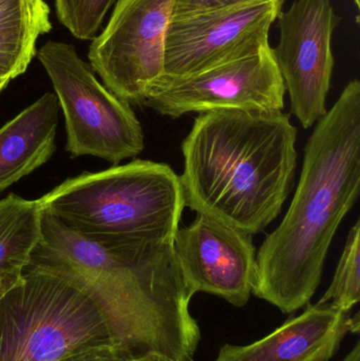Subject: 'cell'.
<instances>
[{
    "label": "cell",
    "mask_w": 360,
    "mask_h": 361,
    "mask_svg": "<svg viewBox=\"0 0 360 361\" xmlns=\"http://www.w3.org/2000/svg\"><path fill=\"white\" fill-rule=\"evenodd\" d=\"M297 133L283 111L199 114L182 143L185 205L252 235L266 231L294 185Z\"/></svg>",
    "instance_id": "cell-3"
},
{
    "label": "cell",
    "mask_w": 360,
    "mask_h": 361,
    "mask_svg": "<svg viewBox=\"0 0 360 361\" xmlns=\"http://www.w3.org/2000/svg\"><path fill=\"white\" fill-rule=\"evenodd\" d=\"M107 343L118 345L99 303L61 267L30 261L0 298V361H63Z\"/></svg>",
    "instance_id": "cell-5"
},
{
    "label": "cell",
    "mask_w": 360,
    "mask_h": 361,
    "mask_svg": "<svg viewBox=\"0 0 360 361\" xmlns=\"http://www.w3.org/2000/svg\"><path fill=\"white\" fill-rule=\"evenodd\" d=\"M32 12L44 23L50 21V8L44 0H23Z\"/></svg>",
    "instance_id": "cell-20"
},
{
    "label": "cell",
    "mask_w": 360,
    "mask_h": 361,
    "mask_svg": "<svg viewBox=\"0 0 360 361\" xmlns=\"http://www.w3.org/2000/svg\"><path fill=\"white\" fill-rule=\"evenodd\" d=\"M173 0H118L111 17L89 48L93 71L118 99L144 105L164 75L165 40Z\"/></svg>",
    "instance_id": "cell-7"
},
{
    "label": "cell",
    "mask_w": 360,
    "mask_h": 361,
    "mask_svg": "<svg viewBox=\"0 0 360 361\" xmlns=\"http://www.w3.org/2000/svg\"><path fill=\"white\" fill-rule=\"evenodd\" d=\"M285 1L259 0L228 10L173 17L165 40L164 75H192L271 46V27Z\"/></svg>",
    "instance_id": "cell-9"
},
{
    "label": "cell",
    "mask_w": 360,
    "mask_h": 361,
    "mask_svg": "<svg viewBox=\"0 0 360 361\" xmlns=\"http://www.w3.org/2000/svg\"><path fill=\"white\" fill-rule=\"evenodd\" d=\"M280 39L273 49L289 93L291 114L304 129L327 114L333 74L332 36L337 27L331 0H295L278 16Z\"/></svg>",
    "instance_id": "cell-10"
},
{
    "label": "cell",
    "mask_w": 360,
    "mask_h": 361,
    "mask_svg": "<svg viewBox=\"0 0 360 361\" xmlns=\"http://www.w3.org/2000/svg\"><path fill=\"white\" fill-rule=\"evenodd\" d=\"M59 108L46 93L0 128V192L52 158Z\"/></svg>",
    "instance_id": "cell-13"
},
{
    "label": "cell",
    "mask_w": 360,
    "mask_h": 361,
    "mask_svg": "<svg viewBox=\"0 0 360 361\" xmlns=\"http://www.w3.org/2000/svg\"><path fill=\"white\" fill-rule=\"evenodd\" d=\"M359 314L308 305L274 332L247 345H224L216 361H330L348 333L359 332Z\"/></svg>",
    "instance_id": "cell-12"
},
{
    "label": "cell",
    "mask_w": 360,
    "mask_h": 361,
    "mask_svg": "<svg viewBox=\"0 0 360 361\" xmlns=\"http://www.w3.org/2000/svg\"><path fill=\"white\" fill-rule=\"evenodd\" d=\"M285 88L273 48L186 76L162 75L144 105L162 116L237 109L283 111Z\"/></svg>",
    "instance_id": "cell-8"
},
{
    "label": "cell",
    "mask_w": 360,
    "mask_h": 361,
    "mask_svg": "<svg viewBox=\"0 0 360 361\" xmlns=\"http://www.w3.org/2000/svg\"><path fill=\"white\" fill-rule=\"evenodd\" d=\"M360 300V221L351 228L330 288L318 305L350 313Z\"/></svg>",
    "instance_id": "cell-16"
},
{
    "label": "cell",
    "mask_w": 360,
    "mask_h": 361,
    "mask_svg": "<svg viewBox=\"0 0 360 361\" xmlns=\"http://www.w3.org/2000/svg\"><path fill=\"white\" fill-rule=\"evenodd\" d=\"M31 260L75 276L99 303L118 345L133 358L160 353L194 361L201 341L192 295L173 242L139 252L110 250L42 209V235Z\"/></svg>",
    "instance_id": "cell-2"
},
{
    "label": "cell",
    "mask_w": 360,
    "mask_h": 361,
    "mask_svg": "<svg viewBox=\"0 0 360 361\" xmlns=\"http://www.w3.org/2000/svg\"><path fill=\"white\" fill-rule=\"evenodd\" d=\"M8 84H10V80L0 78V94H1L2 91L6 88V86H8Z\"/></svg>",
    "instance_id": "cell-24"
},
{
    "label": "cell",
    "mask_w": 360,
    "mask_h": 361,
    "mask_svg": "<svg viewBox=\"0 0 360 361\" xmlns=\"http://www.w3.org/2000/svg\"><path fill=\"white\" fill-rule=\"evenodd\" d=\"M173 250L192 296L206 293L238 307L249 302L257 261L253 235L198 214L192 224L177 229Z\"/></svg>",
    "instance_id": "cell-11"
},
{
    "label": "cell",
    "mask_w": 360,
    "mask_h": 361,
    "mask_svg": "<svg viewBox=\"0 0 360 361\" xmlns=\"http://www.w3.org/2000/svg\"><path fill=\"white\" fill-rule=\"evenodd\" d=\"M130 361H178L169 356L163 355L160 353H148L139 357L132 358Z\"/></svg>",
    "instance_id": "cell-21"
},
{
    "label": "cell",
    "mask_w": 360,
    "mask_h": 361,
    "mask_svg": "<svg viewBox=\"0 0 360 361\" xmlns=\"http://www.w3.org/2000/svg\"><path fill=\"white\" fill-rule=\"evenodd\" d=\"M342 361H360V343H357L352 351Z\"/></svg>",
    "instance_id": "cell-23"
},
{
    "label": "cell",
    "mask_w": 360,
    "mask_h": 361,
    "mask_svg": "<svg viewBox=\"0 0 360 361\" xmlns=\"http://www.w3.org/2000/svg\"><path fill=\"white\" fill-rule=\"evenodd\" d=\"M38 201L80 235L120 252L173 242L186 207L180 176L147 160L87 171Z\"/></svg>",
    "instance_id": "cell-4"
},
{
    "label": "cell",
    "mask_w": 360,
    "mask_h": 361,
    "mask_svg": "<svg viewBox=\"0 0 360 361\" xmlns=\"http://www.w3.org/2000/svg\"><path fill=\"white\" fill-rule=\"evenodd\" d=\"M36 55L63 110L66 150L73 158L97 157L118 165L143 152L145 137L132 108L99 82L73 44L50 40Z\"/></svg>",
    "instance_id": "cell-6"
},
{
    "label": "cell",
    "mask_w": 360,
    "mask_h": 361,
    "mask_svg": "<svg viewBox=\"0 0 360 361\" xmlns=\"http://www.w3.org/2000/svg\"><path fill=\"white\" fill-rule=\"evenodd\" d=\"M306 142L299 183L279 226L260 246L253 294L293 314L321 282L334 235L360 192V82L345 87Z\"/></svg>",
    "instance_id": "cell-1"
},
{
    "label": "cell",
    "mask_w": 360,
    "mask_h": 361,
    "mask_svg": "<svg viewBox=\"0 0 360 361\" xmlns=\"http://www.w3.org/2000/svg\"><path fill=\"white\" fill-rule=\"evenodd\" d=\"M256 1L259 0H173V17L194 16Z\"/></svg>",
    "instance_id": "cell-18"
},
{
    "label": "cell",
    "mask_w": 360,
    "mask_h": 361,
    "mask_svg": "<svg viewBox=\"0 0 360 361\" xmlns=\"http://www.w3.org/2000/svg\"><path fill=\"white\" fill-rule=\"evenodd\" d=\"M118 0H55L57 18L74 37L92 40Z\"/></svg>",
    "instance_id": "cell-17"
},
{
    "label": "cell",
    "mask_w": 360,
    "mask_h": 361,
    "mask_svg": "<svg viewBox=\"0 0 360 361\" xmlns=\"http://www.w3.org/2000/svg\"><path fill=\"white\" fill-rule=\"evenodd\" d=\"M21 276L20 277L0 278V298L4 296L6 290H10L20 280Z\"/></svg>",
    "instance_id": "cell-22"
},
{
    "label": "cell",
    "mask_w": 360,
    "mask_h": 361,
    "mask_svg": "<svg viewBox=\"0 0 360 361\" xmlns=\"http://www.w3.org/2000/svg\"><path fill=\"white\" fill-rule=\"evenodd\" d=\"M52 23L38 18L23 0H0V78L12 80L27 71L38 37Z\"/></svg>",
    "instance_id": "cell-15"
},
{
    "label": "cell",
    "mask_w": 360,
    "mask_h": 361,
    "mask_svg": "<svg viewBox=\"0 0 360 361\" xmlns=\"http://www.w3.org/2000/svg\"><path fill=\"white\" fill-rule=\"evenodd\" d=\"M354 1L355 6H356L357 10L360 8V0H353Z\"/></svg>",
    "instance_id": "cell-25"
},
{
    "label": "cell",
    "mask_w": 360,
    "mask_h": 361,
    "mask_svg": "<svg viewBox=\"0 0 360 361\" xmlns=\"http://www.w3.org/2000/svg\"><path fill=\"white\" fill-rule=\"evenodd\" d=\"M132 356L114 343L92 345L72 354L63 361H130Z\"/></svg>",
    "instance_id": "cell-19"
},
{
    "label": "cell",
    "mask_w": 360,
    "mask_h": 361,
    "mask_svg": "<svg viewBox=\"0 0 360 361\" xmlns=\"http://www.w3.org/2000/svg\"><path fill=\"white\" fill-rule=\"evenodd\" d=\"M38 200L15 193L0 200V278L20 277L42 235Z\"/></svg>",
    "instance_id": "cell-14"
}]
</instances>
